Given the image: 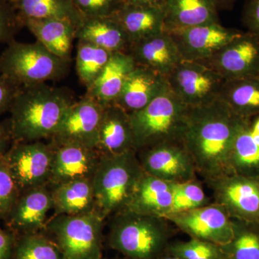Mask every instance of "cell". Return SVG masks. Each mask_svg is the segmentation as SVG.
I'll return each mask as SVG.
<instances>
[{
  "label": "cell",
  "mask_w": 259,
  "mask_h": 259,
  "mask_svg": "<svg viewBox=\"0 0 259 259\" xmlns=\"http://www.w3.org/2000/svg\"><path fill=\"white\" fill-rule=\"evenodd\" d=\"M248 120L235 114L220 98L208 105L190 107L182 143L197 175L206 182L231 175L232 148Z\"/></svg>",
  "instance_id": "cell-1"
},
{
  "label": "cell",
  "mask_w": 259,
  "mask_h": 259,
  "mask_svg": "<svg viewBox=\"0 0 259 259\" xmlns=\"http://www.w3.org/2000/svg\"><path fill=\"white\" fill-rule=\"evenodd\" d=\"M75 102L69 89L47 83L22 87L10 112L13 142H31L52 137Z\"/></svg>",
  "instance_id": "cell-2"
},
{
  "label": "cell",
  "mask_w": 259,
  "mask_h": 259,
  "mask_svg": "<svg viewBox=\"0 0 259 259\" xmlns=\"http://www.w3.org/2000/svg\"><path fill=\"white\" fill-rule=\"evenodd\" d=\"M112 217L107 244L127 259H156L171 241L173 230L165 218L127 211Z\"/></svg>",
  "instance_id": "cell-3"
},
{
  "label": "cell",
  "mask_w": 259,
  "mask_h": 259,
  "mask_svg": "<svg viewBox=\"0 0 259 259\" xmlns=\"http://www.w3.org/2000/svg\"><path fill=\"white\" fill-rule=\"evenodd\" d=\"M144 173L136 150L100 156L93 180L97 211L104 219L125 209Z\"/></svg>",
  "instance_id": "cell-4"
},
{
  "label": "cell",
  "mask_w": 259,
  "mask_h": 259,
  "mask_svg": "<svg viewBox=\"0 0 259 259\" xmlns=\"http://www.w3.org/2000/svg\"><path fill=\"white\" fill-rule=\"evenodd\" d=\"M190 111L169 89L142 110L130 114L136 151L182 141Z\"/></svg>",
  "instance_id": "cell-5"
},
{
  "label": "cell",
  "mask_w": 259,
  "mask_h": 259,
  "mask_svg": "<svg viewBox=\"0 0 259 259\" xmlns=\"http://www.w3.org/2000/svg\"><path fill=\"white\" fill-rule=\"evenodd\" d=\"M71 61L54 55L39 42L14 40L0 56V73L22 88L64 77Z\"/></svg>",
  "instance_id": "cell-6"
},
{
  "label": "cell",
  "mask_w": 259,
  "mask_h": 259,
  "mask_svg": "<svg viewBox=\"0 0 259 259\" xmlns=\"http://www.w3.org/2000/svg\"><path fill=\"white\" fill-rule=\"evenodd\" d=\"M104 219L97 211L85 214L54 215L42 233L60 248L64 259L102 257Z\"/></svg>",
  "instance_id": "cell-7"
},
{
  "label": "cell",
  "mask_w": 259,
  "mask_h": 259,
  "mask_svg": "<svg viewBox=\"0 0 259 259\" xmlns=\"http://www.w3.org/2000/svg\"><path fill=\"white\" fill-rule=\"evenodd\" d=\"M166 78L170 90L191 108L218 100L226 81L205 63L185 59Z\"/></svg>",
  "instance_id": "cell-8"
},
{
  "label": "cell",
  "mask_w": 259,
  "mask_h": 259,
  "mask_svg": "<svg viewBox=\"0 0 259 259\" xmlns=\"http://www.w3.org/2000/svg\"><path fill=\"white\" fill-rule=\"evenodd\" d=\"M54 147L42 141L13 142L4 158L20 193L49 185Z\"/></svg>",
  "instance_id": "cell-9"
},
{
  "label": "cell",
  "mask_w": 259,
  "mask_h": 259,
  "mask_svg": "<svg viewBox=\"0 0 259 259\" xmlns=\"http://www.w3.org/2000/svg\"><path fill=\"white\" fill-rule=\"evenodd\" d=\"M105 107L84 95L68 109L51 138L53 146L75 144L96 149Z\"/></svg>",
  "instance_id": "cell-10"
},
{
  "label": "cell",
  "mask_w": 259,
  "mask_h": 259,
  "mask_svg": "<svg viewBox=\"0 0 259 259\" xmlns=\"http://www.w3.org/2000/svg\"><path fill=\"white\" fill-rule=\"evenodd\" d=\"M190 238L219 245L227 244L233 236V222L226 209L216 202L164 218Z\"/></svg>",
  "instance_id": "cell-11"
},
{
  "label": "cell",
  "mask_w": 259,
  "mask_h": 259,
  "mask_svg": "<svg viewBox=\"0 0 259 259\" xmlns=\"http://www.w3.org/2000/svg\"><path fill=\"white\" fill-rule=\"evenodd\" d=\"M207 183L232 219L259 222V178L231 174Z\"/></svg>",
  "instance_id": "cell-12"
},
{
  "label": "cell",
  "mask_w": 259,
  "mask_h": 259,
  "mask_svg": "<svg viewBox=\"0 0 259 259\" xmlns=\"http://www.w3.org/2000/svg\"><path fill=\"white\" fill-rule=\"evenodd\" d=\"M145 173L170 183L197 178L192 156L182 141L166 142L137 151Z\"/></svg>",
  "instance_id": "cell-13"
},
{
  "label": "cell",
  "mask_w": 259,
  "mask_h": 259,
  "mask_svg": "<svg viewBox=\"0 0 259 259\" xmlns=\"http://www.w3.org/2000/svg\"><path fill=\"white\" fill-rule=\"evenodd\" d=\"M202 62L226 80L258 76L259 35L243 32Z\"/></svg>",
  "instance_id": "cell-14"
},
{
  "label": "cell",
  "mask_w": 259,
  "mask_h": 259,
  "mask_svg": "<svg viewBox=\"0 0 259 259\" xmlns=\"http://www.w3.org/2000/svg\"><path fill=\"white\" fill-rule=\"evenodd\" d=\"M243 32L227 28L219 22L167 32L176 42L182 59L204 61Z\"/></svg>",
  "instance_id": "cell-15"
},
{
  "label": "cell",
  "mask_w": 259,
  "mask_h": 259,
  "mask_svg": "<svg viewBox=\"0 0 259 259\" xmlns=\"http://www.w3.org/2000/svg\"><path fill=\"white\" fill-rule=\"evenodd\" d=\"M52 209L54 201L50 187L41 186L21 192L4 221L8 229L17 236L40 233Z\"/></svg>",
  "instance_id": "cell-16"
},
{
  "label": "cell",
  "mask_w": 259,
  "mask_h": 259,
  "mask_svg": "<svg viewBox=\"0 0 259 259\" xmlns=\"http://www.w3.org/2000/svg\"><path fill=\"white\" fill-rule=\"evenodd\" d=\"M168 90L166 76L136 65L113 104L132 114L142 110Z\"/></svg>",
  "instance_id": "cell-17"
},
{
  "label": "cell",
  "mask_w": 259,
  "mask_h": 259,
  "mask_svg": "<svg viewBox=\"0 0 259 259\" xmlns=\"http://www.w3.org/2000/svg\"><path fill=\"white\" fill-rule=\"evenodd\" d=\"M54 147V161L49 186L71 180L93 179L100 160L96 149L75 144Z\"/></svg>",
  "instance_id": "cell-18"
},
{
  "label": "cell",
  "mask_w": 259,
  "mask_h": 259,
  "mask_svg": "<svg viewBox=\"0 0 259 259\" xmlns=\"http://www.w3.org/2000/svg\"><path fill=\"white\" fill-rule=\"evenodd\" d=\"M96 150L100 156H115L136 150L130 114L115 104L104 109Z\"/></svg>",
  "instance_id": "cell-19"
},
{
  "label": "cell",
  "mask_w": 259,
  "mask_h": 259,
  "mask_svg": "<svg viewBox=\"0 0 259 259\" xmlns=\"http://www.w3.org/2000/svg\"><path fill=\"white\" fill-rule=\"evenodd\" d=\"M137 66L167 76L183 60L176 42L166 31L133 42L128 53Z\"/></svg>",
  "instance_id": "cell-20"
},
{
  "label": "cell",
  "mask_w": 259,
  "mask_h": 259,
  "mask_svg": "<svg viewBox=\"0 0 259 259\" xmlns=\"http://www.w3.org/2000/svg\"><path fill=\"white\" fill-rule=\"evenodd\" d=\"M173 183L144 173L123 211L163 218L171 213Z\"/></svg>",
  "instance_id": "cell-21"
},
{
  "label": "cell",
  "mask_w": 259,
  "mask_h": 259,
  "mask_svg": "<svg viewBox=\"0 0 259 259\" xmlns=\"http://www.w3.org/2000/svg\"><path fill=\"white\" fill-rule=\"evenodd\" d=\"M76 39L92 42L112 53L127 54L131 42L115 15L83 18L76 27Z\"/></svg>",
  "instance_id": "cell-22"
},
{
  "label": "cell",
  "mask_w": 259,
  "mask_h": 259,
  "mask_svg": "<svg viewBox=\"0 0 259 259\" xmlns=\"http://www.w3.org/2000/svg\"><path fill=\"white\" fill-rule=\"evenodd\" d=\"M163 10L166 32L220 22L214 0H166Z\"/></svg>",
  "instance_id": "cell-23"
},
{
  "label": "cell",
  "mask_w": 259,
  "mask_h": 259,
  "mask_svg": "<svg viewBox=\"0 0 259 259\" xmlns=\"http://www.w3.org/2000/svg\"><path fill=\"white\" fill-rule=\"evenodd\" d=\"M23 24L37 41L51 53L71 61L73 41L76 39V26L74 23L61 19H28L24 20Z\"/></svg>",
  "instance_id": "cell-24"
},
{
  "label": "cell",
  "mask_w": 259,
  "mask_h": 259,
  "mask_svg": "<svg viewBox=\"0 0 259 259\" xmlns=\"http://www.w3.org/2000/svg\"><path fill=\"white\" fill-rule=\"evenodd\" d=\"M136 66L128 54L113 53L102 74L90 88L87 89L85 95L104 107L113 104L122 91L130 73Z\"/></svg>",
  "instance_id": "cell-25"
},
{
  "label": "cell",
  "mask_w": 259,
  "mask_h": 259,
  "mask_svg": "<svg viewBox=\"0 0 259 259\" xmlns=\"http://www.w3.org/2000/svg\"><path fill=\"white\" fill-rule=\"evenodd\" d=\"M50 188L54 215H76L97 211L93 179L69 181Z\"/></svg>",
  "instance_id": "cell-26"
},
{
  "label": "cell",
  "mask_w": 259,
  "mask_h": 259,
  "mask_svg": "<svg viewBox=\"0 0 259 259\" xmlns=\"http://www.w3.org/2000/svg\"><path fill=\"white\" fill-rule=\"evenodd\" d=\"M115 16L127 32L131 44L165 31L164 12L162 8L125 3Z\"/></svg>",
  "instance_id": "cell-27"
},
{
  "label": "cell",
  "mask_w": 259,
  "mask_h": 259,
  "mask_svg": "<svg viewBox=\"0 0 259 259\" xmlns=\"http://www.w3.org/2000/svg\"><path fill=\"white\" fill-rule=\"evenodd\" d=\"M219 98L232 111L245 119L259 115V75L226 80Z\"/></svg>",
  "instance_id": "cell-28"
},
{
  "label": "cell",
  "mask_w": 259,
  "mask_h": 259,
  "mask_svg": "<svg viewBox=\"0 0 259 259\" xmlns=\"http://www.w3.org/2000/svg\"><path fill=\"white\" fill-rule=\"evenodd\" d=\"M13 3L23 23L28 19H61L77 27L83 18L73 0H15Z\"/></svg>",
  "instance_id": "cell-29"
},
{
  "label": "cell",
  "mask_w": 259,
  "mask_h": 259,
  "mask_svg": "<svg viewBox=\"0 0 259 259\" xmlns=\"http://www.w3.org/2000/svg\"><path fill=\"white\" fill-rule=\"evenodd\" d=\"M251 119L247 121L237 135L230 156L232 174L259 178V144L250 128Z\"/></svg>",
  "instance_id": "cell-30"
},
{
  "label": "cell",
  "mask_w": 259,
  "mask_h": 259,
  "mask_svg": "<svg viewBox=\"0 0 259 259\" xmlns=\"http://www.w3.org/2000/svg\"><path fill=\"white\" fill-rule=\"evenodd\" d=\"M113 53L85 40H78L76 70L80 82L86 89L96 81L111 59Z\"/></svg>",
  "instance_id": "cell-31"
},
{
  "label": "cell",
  "mask_w": 259,
  "mask_h": 259,
  "mask_svg": "<svg viewBox=\"0 0 259 259\" xmlns=\"http://www.w3.org/2000/svg\"><path fill=\"white\" fill-rule=\"evenodd\" d=\"M233 236L221 246L232 259H259V222L232 219Z\"/></svg>",
  "instance_id": "cell-32"
},
{
  "label": "cell",
  "mask_w": 259,
  "mask_h": 259,
  "mask_svg": "<svg viewBox=\"0 0 259 259\" xmlns=\"http://www.w3.org/2000/svg\"><path fill=\"white\" fill-rule=\"evenodd\" d=\"M12 259H64V257L55 242L40 232L18 236Z\"/></svg>",
  "instance_id": "cell-33"
},
{
  "label": "cell",
  "mask_w": 259,
  "mask_h": 259,
  "mask_svg": "<svg viewBox=\"0 0 259 259\" xmlns=\"http://www.w3.org/2000/svg\"><path fill=\"white\" fill-rule=\"evenodd\" d=\"M210 203L197 178L173 183V204L170 214L192 210Z\"/></svg>",
  "instance_id": "cell-34"
},
{
  "label": "cell",
  "mask_w": 259,
  "mask_h": 259,
  "mask_svg": "<svg viewBox=\"0 0 259 259\" xmlns=\"http://www.w3.org/2000/svg\"><path fill=\"white\" fill-rule=\"evenodd\" d=\"M166 250L181 259H222L226 255L219 245L192 238L171 241Z\"/></svg>",
  "instance_id": "cell-35"
},
{
  "label": "cell",
  "mask_w": 259,
  "mask_h": 259,
  "mask_svg": "<svg viewBox=\"0 0 259 259\" xmlns=\"http://www.w3.org/2000/svg\"><path fill=\"white\" fill-rule=\"evenodd\" d=\"M20 194L4 157L0 158V221H5Z\"/></svg>",
  "instance_id": "cell-36"
},
{
  "label": "cell",
  "mask_w": 259,
  "mask_h": 259,
  "mask_svg": "<svg viewBox=\"0 0 259 259\" xmlns=\"http://www.w3.org/2000/svg\"><path fill=\"white\" fill-rule=\"evenodd\" d=\"M23 28V21L13 3L0 0V44L15 40V35Z\"/></svg>",
  "instance_id": "cell-37"
},
{
  "label": "cell",
  "mask_w": 259,
  "mask_h": 259,
  "mask_svg": "<svg viewBox=\"0 0 259 259\" xmlns=\"http://www.w3.org/2000/svg\"><path fill=\"white\" fill-rule=\"evenodd\" d=\"M83 18L112 16L125 4V0H73Z\"/></svg>",
  "instance_id": "cell-38"
},
{
  "label": "cell",
  "mask_w": 259,
  "mask_h": 259,
  "mask_svg": "<svg viewBox=\"0 0 259 259\" xmlns=\"http://www.w3.org/2000/svg\"><path fill=\"white\" fill-rule=\"evenodd\" d=\"M21 87L0 75V115L10 112L13 102Z\"/></svg>",
  "instance_id": "cell-39"
},
{
  "label": "cell",
  "mask_w": 259,
  "mask_h": 259,
  "mask_svg": "<svg viewBox=\"0 0 259 259\" xmlns=\"http://www.w3.org/2000/svg\"><path fill=\"white\" fill-rule=\"evenodd\" d=\"M241 20L247 31L259 35V0H245Z\"/></svg>",
  "instance_id": "cell-40"
},
{
  "label": "cell",
  "mask_w": 259,
  "mask_h": 259,
  "mask_svg": "<svg viewBox=\"0 0 259 259\" xmlns=\"http://www.w3.org/2000/svg\"><path fill=\"white\" fill-rule=\"evenodd\" d=\"M18 236L0 226V259H12Z\"/></svg>",
  "instance_id": "cell-41"
},
{
  "label": "cell",
  "mask_w": 259,
  "mask_h": 259,
  "mask_svg": "<svg viewBox=\"0 0 259 259\" xmlns=\"http://www.w3.org/2000/svg\"><path fill=\"white\" fill-rule=\"evenodd\" d=\"M9 119L0 122V158L4 157L13 144Z\"/></svg>",
  "instance_id": "cell-42"
},
{
  "label": "cell",
  "mask_w": 259,
  "mask_h": 259,
  "mask_svg": "<svg viewBox=\"0 0 259 259\" xmlns=\"http://www.w3.org/2000/svg\"><path fill=\"white\" fill-rule=\"evenodd\" d=\"M166 0H125V3L139 5V6L149 7V8H162L163 9Z\"/></svg>",
  "instance_id": "cell-43"
},
{
  "label": "cell",
  "mask_w": 259,
  "mask_h": 259,
  "mask_svg": "<svg viewBox=\"0 0 259 259\" xmlns=\"http://www.w3.org/2000/svg\"><path fill=\"white\" fill-rule=\"evenodd\" d=\"M218 10H230L233 9L238 0H214Z\"/></svg>",
  "instance_id": "cell-44"
},
{
  "label": "cell",
  "mask_w": 259,
  "mask_h": 259,
  "mask_svg": "<svg viewBox=\"0 0 259 259\" xmlns=\"http://www.w3.org/2000/svg\"><path fill=\"white\" fill-rule=\"evenodd\" d=\"M250 127H251L252 133L259 136V115L255 117L254 120L251 121Z\"/></svg>",
  "instance_id": "cell-45"
},
{
  "label": "cell",
  "mask_w": 259,
  "mask_h": 259,
  "mask_svg": "<svg viewBox=\"0 0 259 259\" xmlns=\"http://www.w3.org/2000/svg\"><path fill=\"white\" fill-rule=\"evenodd\" d=\"M156 259H181L180 257L177 256V255L172 254L171 253H168V251H165L164 253H162L159 257H158Z\"/></svg>",
  "instance_id": "cell-46"
},
{
  "label": "cell",
  "mask_w": 259,
  "mask_h": 259,
  "mask_svg": "<svg viewBox=\"0 0 259 259\" xmlns=\"http://www.w3.org/2000/svg\"><path fill=\"white\" fill-rule=\"evenodd\" d=\"M3 1L10 2V3H13L15 0H3Z\"/></svg>",
  "instance_id": "cell-47"
},
{
  "label": "cell",
  "mask_w": 259,
  "mask_h": 259,
  "mask_svg": "<svg viewBox=\"0 0 259 259\" xmlns=\"http://www.w3.org/2000/svg\"><path fill=\"white\" fill-rule=\"evenodd\" d=\"M222 259H232L231 258H229V257L227 256V255H225L224 257Z\"/></svg>",
  "instance_id": "cell-48"
},
{
  "label": "cell",
  "mask_w": 259,
  "mask_h": 259,
  "mask_svg": "<svg viewBox=\"0 0 259 259\" xmlns=\"http://www.w3.org/2000/svg\"><path fill=\"white\" fill-rule=\"evenodd\" d=\"M97 259H106V258H104L103 257H101V258H97Z\"/></svg>",
  "instance_id": "cell-49"
}]
</instances>
